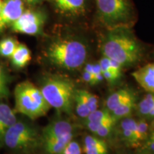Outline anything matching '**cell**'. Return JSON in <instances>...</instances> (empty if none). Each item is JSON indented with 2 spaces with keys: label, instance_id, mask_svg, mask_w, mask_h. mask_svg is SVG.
Returning <instances> with one entry per match:
<instances>
[{
  "label": "cell",
  "instance_id": "6da1fadb",
  "mask_svg": "<svg viewBox=\"0 0 154 154\" xmlns=\"http://www.w3.org/2000/svg\"><path fill=\"white\" fill-rule=\"evenodd\" d=\"M100 49L102 56L116 61L123 68L139 63L145 51L128 26L107 29L101 37Z\"/></svg>",
  "mask_w": 154,
  "mask_h": 154
},
{
  "label": "cell",
  "instance_id": "7a4b0ae2",
  "mask_svg": "<svg viewBox=\"0 0 154 154\" xmlns=\"http://www.w3.org/2000/svg\"><path fill=\"white\" fill-rule=\"evenodd\" d=\"M90 50L86 39L69 34L54 38L44 51L45 60L55 68L76 72L83 68L88 60Z\"/></svg>",
  "mask_w": 154,
  "mask_h": 154
},
{
  "label": "cell",
  "instance_id": "3957f363",
  "mask_svg": "<svg viewBox=\"0 0 154 154\" xmlns=\"http://www.w3.org/2000/svg\"><path fill=\"white\" fill-rule=\"evenodd\" d=\"M38 88L51 108L61 113H72L76 91L72 80L62 75L46 74Z\"/></svg>",
  "mask_w": 154,
  "mask_h": 154
},
{
  "label": "cell",
  "instance_id": "277c9868",
  "mask_svg": "<svg viewBox=\"0 0 154 154\" xmlns=\"http://www.w3.org/2000/svg\"><path fill=\"white\" fill-rule=\"evenodd\" d=\"M14 99L16 113L32 120L44 116L51 109L39 88L29 81L17 84L14 89Z\"/></svg>",
  "mask_w": 154,
  "mask_h": 154
},
{
  "label": "cell",
  "instance_id": "5b68a950",
  "mask_svg": "<svg viewBox=\"0 0 154 154\" xmlns=\"http://www.w3.org/2000/svg\"><path fill=\"white\" fill-rule=\"evenodd\" d=\"M41 134L34 125L17 120L9 128L3 138L2 146L14 154H32L40 147Z\"/></svg>",
  "mask_w": 154,
  "mask_h": 154
},
{
  "label": "cell",
  "instance_id": "8992f818",
  "mask_svg": "<svg viewBox=\"0 0 154 154\" xmlns=\"http://www.w3.org/2000/svg\"><path fill=\"white\" fill-rule=\"evenodd\" d=\"M99 20L107 29L128 26L133 17L129 0H96Z\"/></svg>",
  "mask_w": 154,
  "mask_h": 154
},
{
  "label": "cell",
  "instance_id": "52a82bcc",
  "mask_svg": "<svg viewBox=\"0 0 154 154\" xmlns=\"http://www.w3.org/2000/svg\"><path fill=\"white\" fill-rule=\"evenodd\" d=\"M45 22L46 15L41 11L27 9L10 26L16 33L36 36L42 33Z\"/></svg>",
  "mask_w": 154,
  "mask_h": 154
},
{
  "label": "cell",
  "instance_id": "ba28073f",
  "mask_svg": "<svg viewBox=\"0 0 154 154\" xmlns=\"http://www.w3.org/2000/svg\"><path fill=\"white\" fill-rule=\"evenodd\" d=\"M24 10L22 0H5L0 11V34L6 27L11 26Z\"/></svg>",
  "mask_w": 154,
  "mask_h": 154
},
{
  "label": "cell",
  "instance_id": "9c48e42d",
  "mask_svg": "<svg viewBox=\"0 0 154 154\" xmlns=\"http://www.w3.org/2000/svg\"><path fill=\"white\" fill-rule=\"evenodd\" d=\"M74 133V126L69 120L59 119L50 122L42 131L41 142L43 140L63 136Z\"/></svg>",
  "mask_w": 154,
  "mask_h": 154
},
{
  "label": "cell",
  "instance_id": "30bf717a",
  "mask_svg": "<svg viewBox=\"0 0 154 154\" xmlns=\"http://www.w3.org/2000/svg\"><path fill=\"white\" fill-rule=\"evenodd\" d=\"M61 14L67 17H79L86 12V0H52Z\"/></svg>",
  "mask_w": 154,
  "mask_h": 154
},
{
  "label": "cell",
  "instance_id": "8fae6325",
  "mask_svg": "<svg viewBox=\"0 0 154 154\" xmlns=\"http://www.w3.org/2000/svg\"><path fill=\"white\" fill-rule=\"evenodd\" d=\"M139 86L148 93H154V62L140 67L132 74Z\"/></svg>",
  "mask_w": 154,
  "mask_h": 154
},
{
  "label": "cell",
  "instance_id": "7c38bea8",
  "mask_svg": "<svg viewBox=\"0 0 154 154\" xmlns=\"http://www.w3.org/2000/svg\"><path fill=\"white\" fill-rule=\"evenodd\" d=\"M103 79L109 84H113L121 77L123 67L116 61L102 57L99 61Z\"/></svg>",
  "mask_w": 154,
  "mask_h": 154
},
{
  "label": "cell",
  "instance_id": "4fadbf2b",
  "mask_svg": "<svg viewBox=\"0 0 154 154\" xmlns=\"http://www.w3.org/2000/svg\"><path fill=\"white\" fill-rule=\"evenodd\" d=\"M119 127L121 138L128 145L131 146L139 145L136 137V119L131 118L130 116L121 119Z\"/></svg>",
  "mask_w": 154,
  "mask_h": 154
},
{
  "label": "cell",
  "instance_id": "5bb4252c",
  "mask_svg": "<svg viewBox=\"0 0 154 154\" xmlns=\"http://www.w3.org/2000/svg\"><path fill=\"white\" fill-rule=\"evenodd\" d=\"M17 121L14 109H11L7 103H0V146H2L5 134Z\"/></svg>",
  "mask_w": 154,
  "mask_h": 154
},
{
  "label": "cell",
  "instance_id": "9a60e30c",
  "mask_svg": "<svg viewBox=\"0 0 154 154\" xmlns=\"http://www.w3.org/2000/svg\"><path fill=\"white\" fill-rule=\"evenodd\" d=\"M74 133L65 135L58 138L43 140L40 143L44 154H58L62 151L65 146L74 138Z\"/></svg>",
  "mask_w": 154,
  "mask_h": 154
},
{
  "label": "cell",
  "instance_id": "2e32d148",
  "mask_svg": "<svg viewBox=\"0 0 154 154\" xmlns=\"http://www.w3.org/2000/svg\"><path fill=\"white\" fill-rule=\"evenodd\" d=\"M84 154H108V146L104 140L95 135H86L83 144Z\"/></svg>",
  "mask_w": 154,
  "mask_h": 154
},
{
  "label": "cell",
  "instance_id": "e0dca14e",
  "mask_svg": "<svg viewBox=\"0 0 154 154\" xmlns=\"http://www.w3.org/2000/svg\"><path fill=\"white\" fill-rule=\"evenodd\" d=\"M139 118L147 121L154 120V93H148L136 103V109Z\"/></svg>",
  "mask_w": 154,
  "mask_h": 154
},
{
  "label": "cell",
  "instance_id": "ac0fdd59",
  "mask_svg": "<svg viewBox=\"0 0 154 154\" xmlns=\"http://www.w3.org/2000/svg\"><path fill=\"white\" fill-rule=\"evenodd\" d=\"M10 59L15 68L23 69L27 66L32 59L31 51L25 44H18Z\"/></svg>",
  "mask_w": 154,
  "mask_h": 154
},
{
  "label": "cell",
  "instance_id": "d6986e66",
  "mask_svg": "<svg viewBox=\"0 0 154 154\" xmlns=\"http://www.w3.org/2000/svg\"><path fill=\"white\" fill-rule=\"evenodd\" d=\"M134 96V94L128 88H121L111 94L106 101V109L111 113L121 103Z\"/></svg>",
  "mask_w": 154,
  "mask_h": 154
},
{
  "label": "cell",
  "instance_id": "ffe728a7",
  "mask_svg": "<svg viewBox=\"0 0 154 154\" xmlns=\"http://www.w3.org/2000/svg\"><path fill=\"white\" fill-rule=\"evenodd\" d=\"M136 100L135 96H133V97L130 98L129 99H128L123 103H121L116 109H115L111 112V114H112L113 118L115 119V120L118 121L122 119L126 118V117H129L133 111L136 109Z\"/></svg>",
  "mask_w": 154,
  "mask_h": 154
},
{
  "label": "cell",
  "instance_id": "44dd1931",
  "mask_svg": "<svg viewBox=\"0 0 154 154\" xmlns=\"http://www.w3.org/2000/svg\"><path fill=\"white\" fill-rule=\"evenodd\" d=\"M18 44L14 38L7 37L2 39L0 41V56L4 58H10Z\"/></svg>",
  "mask_w": 154,
  "mask_h": 154
},
{
  "label": "cell",
  "instance_id": "7402d4cb",
  "mask_svg": "<svg viewBox=\"0 0 154 154\" xmlns=\"http://www.w3.org/2000/svg\"><path fill=\"white\" fill-rule=\"evenodd\" d=\"M76 92L85 102L89 109L90 112L96 110L99 108V98L95 94L85 89H76Z\"/></svg>",
  "mask_w": 154,
  "mask_h": 154
},
{
  "label": "cell",
  "instance_id": "603a6c76",
  "mask_svg": "<svg viewBox=\"0 0 154 154\" xmlns=\"http://www.w3.org/2000/svg\"><path fill=\"white\" fill-rule=\"evenodd\" d=\"M113 118L111 113L106 109H96L89 113L87 118L84 119L87 122H103L109 120H112Z\"/></svg>",
  "mask_w": 154,
  "mask_h": 154
},
{
  "label": "cell",
  "instance_id": "cb8c5ba5",
  "mask_svg": "<svg viewBox=\"0 0 154 154\" xmlns=\"http://www.w3.org/2000/svg\"><path fill=\"white\" fill-rule=\"evenodd\" d=\"M74 109L77 116L82 119H86L89 115V113H91L87 105L86 104L85 102L83 101V99L76 93V91H75L74 94Z\"/></svg>",
  "mask_w": 154,
  "mask_h": 154
},
{
  "label": "cell",
  "instance_id": "d4e9b609",
  "mask_svg": "<svg viewBox=\"0 0 154 154\" xmlns=\"http://www.w3.org/2000/svg\"><path fill=\"white\" fill-rule=\"evenodd\" d=\"M150 133V125L146 119L140 118L136 120V137L139 144L144 142Z\"/></svg>",
  "mask_w": 154,
  "mask_h": 154
},
{
  "label": "cell",
  "instance_id": "484cf974",
  "mask_svg": "<svg viewBox=\"0 0 154 154\" xmlns=\"http://www.w3.org/2000/svg\"><path fill=\"white\" fill-rule=\"evenodd\" d=\"M82 153L83 149L80 143L73 138L58 154H82Z\"/></svg>",
  "mask_w": 154,
  "mask_h": 154
},
{
  "label": "cell",
  "instance_id": "4316f807",
  "mask_svg": "<svg viewBox=\"0 0 154 154\" xmlns=\"http://www.w3.org/2000/svg\"><path fill=\"white\" fill-rule=\"evenodd\" d=\"M115 122V121H109V122L104 123V124H103L99 126V128H98L97 131L94 134L95 136H98V137L101 138L107 137L110 134L111 131H112Z\"/></svg>",
  "mask_w": 154,
  "mask_h": 154
},
{
  "label": "cell",
  "instance_id": "83f0119b",
  "mask_svg": "<svg viewBox=\"0 0 154 154\" xmlns=\"http://www.w3.org/2000/svg\"><path fill=\"white\" fill-rule=\"evenodd\" d=\"M8 88L7 86V82H6L5 75L4 71L0 65V99L5 98L8 95Z\"/></svg>",
  "mask_w": 154,
  "mask_h": 154
},
{
  "label": "cell",
  "instance_id": "f1b7e54d",
  "mask_svg": "<svg viewBox=\"0 0 154 154\" xmlns=\"http://www.w3.org/2000/svg\"><path fill=\"white\" fill-rule=\"evenodd\" d=\"M144 149L146 153L154 154V130L150 131L147 138L144 141Z\"/></svg>",
  "mask_w": 154,
  "mask_h": 154
},
{
  "label": "cell",
  "instance_id": "f546056e",
  "mask_svg": "<svg viewBox=\"0 0 154 154\" xmlns=\"http://www.w3.org/2000/svg\"><path fill=\"white\" fill-rule=\"evenodd\" d=\"M93 67H94V76L95 77V79L96 82V84H101L104 81V79H103V74H102L101 69V66H100V64L98 62L93 63Z\"/></svg>",
  "mask_w": 154,
  "mask_h": 154
},
{
  "label": "cell",
  "instance_id": "4dcf8cb0",
  "mask_svg": "<svg viewBox=\"0 0 154 154\" xmlns=\"http://www.w3.org/2000/svg\"><path fill=\"white\" fill-rule=\"evenodd\" d=\"M82 79L83 81H84L86 84H88V85L91 86L97 85L94 74H91V73L86 72V71L84 70V69H83L82 72Z\"/></svg>",
  "mask_w": 154,
  "mask_h": 154
},
{
  "label": "cell",
  "instance_id": "1f68e13d",
  "mask_svg": "<svg viewBox=\"0 0 154 154\" xmlns=\"http://www.w3.org/2000/svg\"><path fill=\"white\" fill-rule=\"evenodd\" d=\"M25 1H26L27 3L30 4V5H34V4L39 2L42 1V0H25Z\"/></svg>",
  "mask_w": 154,
  "mask_h": 154
},
{
  "label": "cell",
  "instance_id": "d6a6232c",
  "mask_svg": "<svg viewBox=\"0 0 154 154\" xmlns=\"http://www.w3.org/2000/svg\"><path fill=\"white\" fill-rule=\"evenodd\" d=\"M152 130H154V120L151 121V124L150 126V131Z\"/></svg>",
  "mask_w": 154,
  "mask_h": 154
},
{
  "label": "cell",
  "instance_id": "836d02e7",
  "mask_svg": "<svg viewBox=\"0 0 154 154\" xmlns=\"http://www.w3.org/2000/svg\"><path fill=\"white\" fill-rule=\"evenodd\" d=\"M2 5H3V1H2V0H0V11H1V9H2Z\"/></svg>",
  "mask_w": 154,
  "mask_h": 154
},
{
  "label": "cell",
  "instance_id": "e575fe53",
  "mask_svg": "<svg viewBox=\"0 0 154 154\" xmlns=\"http://www.w3.org/2000/svg\"><path fill=\"white\" fill-rule=\"evenodd\" d=\"M143 154H149V153H143Z\"/></svg>",
  "mask_w": 154,
  "mask_h": 154
},
{
  "label": "cell",
  "instance_id": "d590c367",
  "mask_svg": "<svg viewBox=\"0 0 154 154\" xmlns=\"http://www.w3.org/2000/svg\"><path fill=\"white\" fill-rule=\"evenodd\" d=\"M153 54H154V51H153Z\"/></svg>",
  "mask_w": 154,
  "mask_h": 154
}]
</instances>
